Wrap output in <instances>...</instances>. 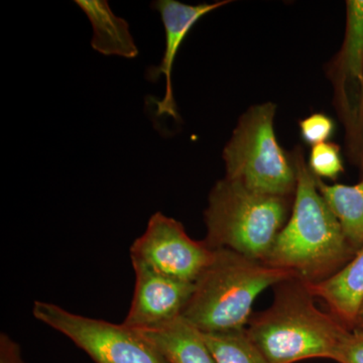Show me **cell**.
<instances>
[{
  "label": "cell",
  "mask_w": 363,
  "mask_h": 363,
  "mask_svg": "<svg viewBox=\"0 0 363 363\" xmlns=\"http://www.w3.org/2000/svg\"><path fill=\"white\" fill-rule=\"evenodd\" d=\"M293 157L297 187L292 211L264 264L293 272L306 283H321L345 267L357 252L318 190L300 147Z\"/></svg>",
  "instance_id": "6da1fadb"
},
{
  "label": "cell",
  "mask_w": 363,
  "mask_h": 363,
  "mask_svg": "<svg viewBox=\"0 0 363 363\" xmlns=\"http://www.w3.org/2000/svg\"><path fill=\"white\" fill-rule=\"evenodd\" d=\"M315 298L308 284L296 277L274 286L272 305L252 314L245 331L269 362L334 359L350 329L321 311Z\"/></svg>",
  "instance_id": "7a4b0ae2"
},
{
  "label": "cell",
  "mask_w": 363,
  "mask_h": 363,
  "mask_svg": "<svg viewBox=\"0 0 363 363\" xmlns=\"http://www.w3.org/2000/svg\"><path fill=\"white\" fill-rule=\"evenodd\" d=\"M296 277L233 250H214L182 317L202 333L245 330L259 294Z\"/></svg>",
  "instance_id": "3957f363"
},
{
  "label": "cell",
  "mask_w": 363,
  "mask_h": 363,
  "mask_svg": "<svg viewBox=\"0 0 363 363\" xmlns=\"http://www.w3.org/2000/svg\"><path fill=\"white\" fill-rule=\"evenodd\" d=\"M293 203L294 196L262 194L224 178L208 198L203 240L211 250L225 248L264 262L290 217Z\"/></svg>",
  "instance_id": "277c9868"
},
{
  "label": "cell",
  "mask_w": 363,
  "mask_h": 363,
  "mask_svg": "<svg viewBox=\"0 0 363 363\" xmlns=\"http://www.w3.org/2000/svg\"><path fill=\"white\" fill-rule=\"evenodd\" d=\"M277 106L253 105L238 119L223 150L225 178L262 194L293 197L297 172L293 154L279 145L274 131Z\"/></svg>",
  "instance_id": "5b68a950"
},
{
  "label": "cell",
  "mask_w": 363,
  "mask_h": 363,
  "mask_svg": "<svg viewBox=\"0 0 363 363\" xmlns=\"http://www.w3.org/2000/svg\"><path fill=\"white\" fill-rule=\"evenodd\" d=\"M33 315L70 339L95 363H169L147 339L123 323L74 314L42 301H35Z\"/></svg>",
  "instance_id": "8992f818"
},
{
  "label": "cell",
  "mask_w": 363,
  "mask_h": 363,
  "mask_svg": "<svg viewBox=\"0 0 363 363\" xmlns=\"http://www.w3.org/2000/svg\"><path fill=\"white\" fill-rule=\"evenodd\" d=\"M328 76L345 128L348 157L363 175V0L346 1L343 44L329 64Z\"/></svg>",
  "instance_id": "52a82bcc"
},
{
  "label": "cell",
  "mask_w": 363,
  "mask_h": 363,
  "mask_svg": "<svg viewBox=\"0 0 363 363\" xmlns=\"http://www.w3.org/2000/svg\"><path fill=\"white\" fill-rule=\"evenodd\" d=\"M204 240H193L176 219L157 212L130 247V259L160 274L195 283L213 257Z\"/></svg>",
  "instance_id": "ba28073f"
},
{
  "label": "cell",
  "mask_w": 363,
  "mask_h": 363,
  "mask_svg": "<svg viewBox=\"0 0 363 363\" xmlns=\"http://www.w3.org/2000/svg\"><path fill=\"white\" fill-rule=\"evenodd\" d=\"M131 264L135 292L123 324L130 329H147L182 316L194 283L169 278L136 260Z\"/></svg>",
  "instance_id": "9c48e42d"
},
{
  "label": "cell",
  "mask_w": 363,
  "mask_h": 363,
  "mask_svg": "<svg viewBox=\"0 0 363 363\" xmlns=\"http://www.w3.org/2000/svg\"><path fill=\"white\" fill-rule=\"evenodd\" d=\"M230 2V0H222L214 4H200L196 6L182 4L177 0H157L152 2V9L161 14L166 33V50L161 64L150 67L145 74L147 80L152 82H156L162 74L166 76V94L162 100L156 102L157 116H168L175 119L177 123H180L172 85V73L177 54L184 40L200 18Z\"/></svg>",
  "instance_id": "30bf717a"
},
{
  "label": "cell",
  "mask_w": 363,
  "mask_h": 363,
  "mask_svg": "<svg viewBox=\"0 0 363 363\" xmlns=\"http://www.w3.org/2000/svg\"><path fill=\"white\" fill-rule=\"evenodd\" d=\"M308 286L313 296L324 303L329 313L344 326L353 329L363 302V247L330 278Z\"/></svg>",
  "instance_id": "8fae6325"
},
{
  "label": "cell",
  "mask_w": 363,
  "mask_h": 363,
  "mask_svg": "<svg viewBox=\"0 0 363 363\" xmlns=\"http://www.w3.org/2000/svg\"><path fill=\"white\" fill-rule=\"evenodd\" d=\"M161 351L169 363H217L202 332L177 317L147 329H133Z\"/></svg>",
  "instance_id": "7c38bea8"
},
{
  "label": "cell",
  "mask_w": 363,
  "mask_h": 363,
  "mask_svg": "<svg viewBox=\"0 0 363 363\" xmlns=\"http://www.w3.org/2000/svg\"><path fill=\"white\" fill-rule=\"evenodd\" d=\"M90 21L93 28L91 45L104 56L135 59L138 49L131 35L128 21L116 16L105 0L75 1Z\"/></svg>",
  "instance_id": "4fadbf2b"
},
{
  "label": "cell",
  "mask_w": 363,
  "mask_h": 363,
  "mask_svg": "<svg viewBox=\"0 0 363 363\" xmlns=\"http://www.w3.org/2000/svg\"><path fill=\"white\" fill-rule=\"evenodd\" d=\"M316 185L338 219L350 247L357 252L363 247V178L352 186L328 185L316 178Z\"/></svg>",
  "instance_id": "5bb4252c"
},
{
  "label": "cell",
  "mask_w": 363,
  "mask_h": 363,
  "mask_svg": "<svg viewBox=\"0 0 363 363\" xmlns=\"http://www.w3.org/2000/svg\"><path fill=\"white\" fill-rule=\"evenodd\" d=\"M202 334L217 363H271L252 343L245 329Z\"/></svg>",
  "instance_id": "9a60e30c"
},
{
  "label": "cell",
  "mask_w": 363,
  "mask_h": 363,
  "mask_svg": "<svg viewBox=\"0 0 363 363\" xmlns=\"http://www.w3.org/2000/svg\"><path fill=\"white\" fill-rule=\"evenodd\" d=\"M308 168L318 179L336 181L344 173L341 147L331 142L320 143L312 147Z\"/></svg>",
  "instance_id": "2e32d148"
},
{
  "label": "cell",
  "mask_w": 363,
  "mask_h": 363,
  "mask_svg": "<svg viewBox=\"0 0 363 363\" xmlns=\"http://www.w3.org/2000/svg\"><path fill=\"white\" fill-rule=\"evenodd\" d=\"M301 138L307 145L315 147L328 143L335 133V121L330 116L318 112L305 117L298 123Z\"/></svg>",
  "instance_id": "e0dca14e"
},
{
  "label": "cell",
  "mask_w": 363,
  "mask_h": 363,
  "mask_svg": "<svg viewBox=\"0 0 363 363\" xmlns=\"http://www.w3.org/2000/svg\"><path fill=\"white\" fill-rule=\"evenodd\" d=\"M333 360L338 363H363V329L347 332Z\"/></svg>",
  "instance_id": "ac0fdd59"
},
{
  "label": "cell",
  "mask_w": 363,
  "mask_h": 363,
  "mask_svg": "<svg viewBox=\"0 0 363 363\" xmlns=\"http://www.w3.org/2000/svg\"><path fill=\"white\" fill-rule=\"evenodd\" d=\"M0 363H26L20 344L4 332L0 334Z\"/></svg>",
  "instance_id": "d6986e66"
},
{
  "label": "cell",
  "mask_w": 363,
  "mask_h": 363,
  "mask_svg": "<svg viewBox=\"0 0 363 363\" xmlns=\"http://www.w3.org/2000/svg\"><path fill=\"white\" fill-rule=\"evenodd\" d=\"M353 329H363V302L360 305L359 310H358Z\"/></svg>",
  "instance_id": "ffe728a7"
}]
</instances>
